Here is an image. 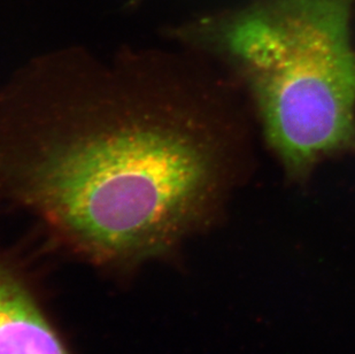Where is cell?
Listing matches in <instances>:
<instances>
[{"instance_id": "cell-3", "label": "cell", "mask_w": 355, "mask_h": 354, "mask_svg": "<svg viewBox=\"0 0 355 354\" xmlns=\"http://www.w3.org/2000/svg\"><path fill=\"white\" fill-rule=\"evenodd\" d=\"M0 354H68L10 257L1 250Z\"/></svg>"}, {"instance_id": "cell-2", "label": "cell", "mask_w": 355, "mask_h": 354, "mask_svg": "<svg viewBox=\"0 0 355 354\" xmlns=\"http://www.w3.org/2000/svg\"><path fill=\"white\" fill-rule=\"evenodd\" d=\"M355 0H255L168 29L244 84L266 141L288 176L355 155Z\"/></svg>"}, {"instance_id": "cell-1", "label": "cell", "mask_w": 355, "mask_h": 354, "mask_svg": "<svg viewBox=\"0 0 355 354\" xmlns=\"http://www.w3.org/2000/svg\"><path fill=\"white\" fill-rule=\"evenodd\" d=\"M232 145L221 92L191 52L62 47L0 87V208L98 264L164 257L218 221Z\"/></svg>"}]
</instances>
